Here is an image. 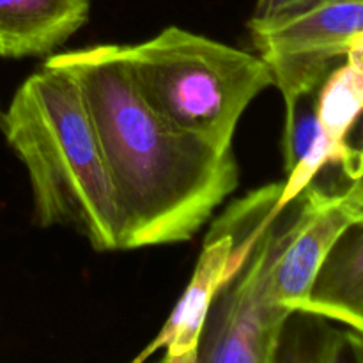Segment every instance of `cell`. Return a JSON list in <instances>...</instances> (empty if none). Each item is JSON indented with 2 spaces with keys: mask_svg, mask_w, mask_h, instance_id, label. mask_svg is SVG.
Wrapping results in <instances>:
<instances>
[{
  "mask_svg": "<svg viewBox=\"0 0 363 363\" xmlns=\"http://www.w3.org/2000/svg\"><path fill=\"white\" fill-rule=\"evenodd\" d=\"M77 84L126 223V248L190 241L240 184L233 151L163 119L140 94L117 45L48 57Z\"/></svg>",
  "mask_w": 363,
  "mask_h": 363,
  "instance_id": "1",
  "label": "cell"
},
{
  "mask_svg": "<svg viewBox=\"0 0 363 363\" xmlns=\"http://www.w3.org/2000/svg\"><path fill=\"white\" fill-rule=\"evenodd\" d=\"M4 137L30 179L35 222L71 227L98 252L126 248V223L77 84L43 66L4 112Z\"/></svg>",
  "mask_w": 363,
  "mask_h": 363,
  "instance_id": "2",
  "label": "cell"
},
{
  "mask_svg": "<svg viewBox=\"0 0 363 363\" xmlns=\"http://www.w3.org/2000/svg\"><path fill=\"white\" fill-rule=\"evenodd\" d=\"M117 52L163 119L220 151H233L243 112L273 85L259 55L179 27L138 45H117Z\"/></svg>",
  "mask_w": 363,
  "mask_h": 363,
  "instance_id": "3",
  "label": "cell"
},
{
  "mask_svg": "<svg viewBox=\"0 0 363 363\" xmlns=\"http://www.w3.org/2000/svg\"><path fill=\"white\" fill-rule=\"evenodd\" d=\"M300 206V197L268 216L243 264L218 291L206 315L195 363H273L287 318L272 298V268Z\"/></svg>",
  "mask_w": 363,
  "mask_h": 363,
  "instance_id": "4",
  "label": "cell"
},
{
  "mask_svg": "<svg viewBox=\"0 0 363 363\" xmlns=\"http://www.w3.org/2000/svg\"><path fill=\"white\" fill-rule=\"evenodd\" d=\"M248 28L289 113L318 92L350 39L363 30V0H318L277 20H250Z\"/></svg>",
  "mask_w": 363,
  "mask_h": 363,
  "instance_id": "5",
  "label": "cell"
},
{
  "mask_svg": "<svg viewBox=\"0 0 363 363\" xmlns=\"http://www.w3.org/2000/svg\"><path fill=\"white\" fill-rule=\"evenodd\" d=\"M272 268V298L287 312H303L326 257L344 233L363 218L342 191L332 194L308 184Z\"/></svg>",
  "mask_w": 363,
  "mask_h": 363,
  "instance_id": "6",
  "label": "cell"
},
{
  "mask_svg": "<svg viewBox=\"0 0 363 363\" xmlns=\"http://www.w3.org/2000/svg\"><path fill=\"white\" fill-rule=\"evenodd\" d=\"M363 112V71L340 64L333 67L315 92V119L318 135L311 149L289 172L282 188V202H291L325 167H340L347 181L354 176L358 165V149L347 142L351 128Z\"/></svg>",
  "mask_w": 363,
  "mask_h": 363,
  "instance_id": "7",
  "label": "cell"
},
{
  "mask_svg": "<svg viewBox=\"0 0 363 363\" xmlns=\"http://www.w3.org/2000/svg\"><path fill=\"white\" fill-rule=\"evenodd\" d=\"M238 268L240 266L234 261V236L213 227L183 298L177 301L155 340L142 350L135 362H145L163 351L162 360L167 363H195L209 307Z\"/></svg>",
  "mask_w": 363,
  "mask_h": 363,
  "instance_id": "8",
  "label": "cell"
},
{
  "mask_svg": "<svg viewBox=\"0 0 363 363\" xmlns=\"http://www.w3.org/2000/svg\"><path fill=\"white\" fill-rule=\"evenodd\" d=\"M91 0H0V57L50 55L89 20Z\"/></svg>",
  "mask_w": 363,
  "mask_h": 363,
  "instance_id": "9",
  "label": "cell"
},
{
  "mask_svg": "<svg viewBox=\"0 0 363 363\" xmlns=\"http://www.w3.org/2000/svg\"><path fill=\"white\" fill-rule=\"evenodd\" d=\"M303 312L363 335V218L351 225L332 248Z\"/></svg>",
  "mask_w": 363,
  "mask_h": 363,
  "instance_id": "10",
  "label": "cell"
},
{
  "mask_svg": "<svg viewBox=\"0 0 363 363\" xmlns=\"http://www.w3.org/2000/svg\"><path fill=\"white\" fill-rule=\"evenodd\" d=\"M318 0H257L255 4V11L252 20L255 21H269L277 20V18L287 16L291 13L305 9V7L312 6Z\"/></svg>",
  "mask_w": 363,
  "mask_h": 363,
  "instance_id": "11",
  "label": "cell"
},
{
  "mask_svg": "<svg viewBox=\"0 0 363 363\" xmlns=\"http://www.w3.org/2000/svg\"><path fill=\"white\" fill-rule=\"evenodd\" d=\"M344 197L357 208H363V144L358 149V165L354 176L350 179L346 190H342Z\"/></svg>",
  "mask_w": 363,
  "mask_h": 363,
  "instance_id": "12",
  "label": "cell"
},
{
  "mask_svg": "<svg viewBox=\"0 0 363 363\" xmlns=\"http://www.w3.org/2000/svg\"><path fill=\"white\" fill-rule=\"evenodd\" d=\"M344 60L347 64H351V66L357 67V69L363 71V30L350 39V43L346 46Z\"/></svg>",
  "mask_w": 363,
  "mask_h": 363,
  "instance_id": "13",
  "label": "cell"
},
{
  "mask_svg": "<svg viewBox=\"0 0 363 363\" xmlns=\"http://www.w3.org/2000/svg\"><path fill=\"white\" fill-rule=\"evenodd\" d=\"M357 360L363 362V335L357 332Z\"/></svg>",
  "mask_w": 363,
  "mask_h": 363,
  "instance_id": "14",
  "label": "cell"
},
{
  "mask_svg": "<svg viewBox=\"0 0 363 363\" xmlns=\"http://www.w3.org/2000/svg\"><path fill=\"white\" fill-rule=\"evenodd\" d=\"M2 121H4V110L2 106H0V126H2Z\"/></svg>",
  "mask_w": 363,
  "mask_h": 363,
  "instance_id": "15",
  "label": "cell"
}]
</instances>
